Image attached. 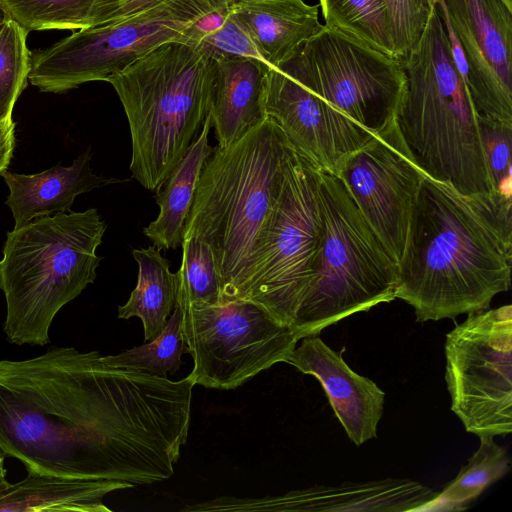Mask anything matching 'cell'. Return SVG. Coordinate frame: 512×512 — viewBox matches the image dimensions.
<instances>
[{
  "mask_svg": "<svg viewBox=\"0 0 512 512\" xmlns=\"http://www.w3.org/2000/svg\"><path fill=\"white\" fill-rule=\"evenodd\" d=\"M194 386L72 347L0 360V452L27 472L167 480L187 442Z\"/></svg>",
  "mask_w": 512,
  "mask_h": 512,
  "instance_id": "obj_1",
  "label": "cell"
},
{
  "mask_svg": "<svg viewBox=\"0 0 512 512\" xmlns=\"http://www.w3.org/2000/svg\"><path fill=\"white\" fill-rule=\"evenodd\" d=\"M511 194H463L425 176L398 261L396 298L426 322L489 308L511 285Z\"/></svg>",
  "mask_w": 512,
  "mask_h": 512,
  "instance_id": "obj_2",
  "label": "cell"
},
{
  "mask_svg": "<svg viewBox=\"0 0 512 512\" xmlns=\"http://www.w3.org/2000/svg\"><path fill=\"white\" fill-rule=\"evenodd\" d=\"M293 147L269 117L230 145L214 147L188 213L183 239L211 248L221 303L232 299L280 194Z\"/></svg>",
  "mask_w": 512,
  "mask_h": 512,
  "instance_id": "obj_3",
  "label": "cell"
},
{
  "mask_svg": "<svg viewBox=\"0 0 512 512\" xmlns=\"http://www.w3.org/2000/svg\"><path fill=\"white\" fill-rule=\"evenodd\" d=\"M400 62L406 85L395 122L427 176L467 195L498 191L488 170L479 115L437 5L418 43Z\"/></svg>",
  "mask_w": 512,
  "mask_h": 512,
  "instance_id": "obj_4",
  "label": "cell"
},
{
  "mask_svg": "<svg viewBox=\"0 0 512 512\" xmlns=\"http://www.w3.org/2000/svg\"><path fill=\"white\" fill-rule=\"evenodd\" d=\"M214 60L182 42L163 43L109 77L131 136L132 177L158 192L197 137L212 104Z\"/></svg>",
  "mask_w": 512,
  "mask_h": 512,
  "instance_id": "obj_5",
  "label": "cell"
},
{
  "mask_svg": "<svg viewBox=\"0 0 512 512\" xmlns=\"http://www.w3.org/2000/svg\"><path fill=\"white\" fill-rule=\"evenodd\" d=\"M106 231L97 209L39 217L7 233L0 261L10 343H49L59 310L96 279Z\"/></svg>",
  "mask_w": 512,
  "mask_h": 512,
  "instance_id": "obj_6",
  "label": "cell"
},
{
  "mask_svg": "<svg viewBox=\"0 0 512 512\" xmlns=\"http://www.w3.org/2000/svg\"><path fill=\"white\" fill-rule=\"evenodd\" d=\"M320 247L293 328L319 334L344 318L396 298L398 264L371 228L343 181L320 170Z\"/></svg>",
  "mask_w": 512,
  "mask_h": 512,
  "instance_id": "obj_7",
  "label": "cell"
},
{
  "mask_svg": "<svg viewBox=\"0 0 512 512\" xmlns=\"http://www.w3.org/2000/svg\"><path fill=\"white\" fill-rule=\"evenodd\" d=\"M319 184L320 169L293 148L278 199L230 301H251L293 328L322 238Z\"/></svg>",
  "mask_w": 512,
  "mask_h": 512,
  "instance_id": "obj_8",
  "label": "cell"
},
{
  "mask_svg": "<svg viewBox=\"0 0 512 512\" xmlns=\"http://www.w3.org/2000/svg\"><path fill=\"white\" fill-rule=\"evenodd\" d=\"M211 0H169L142 14L80 29L31 53L28 81L42 92L63 93L107 81L155 47L170 41L196 47V23Z\"/></svg>",
  "mask_w": 512,
  "mask_h": 512,
  "instance_id": "obj_9",
  "label": "cell"
},
{
  "mask_svg": "<svg viewBox=\"0 0 512 512\" xmlns=\"http://www.w3.org/2000/svg\"><path fill=\"white\" fill-rule=\"evenodd\" d=\"M181 310L183 336L193 359L188 376L194 385L206 388L230 390L243 385L285 362L303 338L247 300Z\"/></svg>",
  "mask_w": 512,
  "mask_h": 512,
  "instance_id": "obj_10",
  "label": "cell"
},
{
  "mask_svg": "<svg viewBox=\"0 0 512 512\" xmlns=\"http://www.w3.org/2000/svg\"><path fill=\"white\" fill-rule=\"evenodd\" d=\"M277 68L375 134L395 119L406 85L398 59L325 25Z\"/></svg>",
  "mask_w": 512,
  "mask_h": 512,
  "instance_id": "obj_11",
  "label": "cell"
},
{
  "mask_svg": "<svg viewBox=\"0 0 512 512\" xmlns=\"http://www.w3.org/2000/svg\"><path fill=\"white\" fill-rule=\"evenodd\" d=\"M445 380L451 409L467 432H512V307L468 314L446 335Z\"/></svg>",
  "mask_w": 512,
  "mask_h": 512,
  "instance_id": "obj_12",
  "label": "cell"
},
{
  "mask_svg": "<svg viewBox=\"0 0 512 512\" xmlns=\"http://www.w3.org/2000/svg\"><path fill=\"white\" fill-rule=\"evenodd\" d=\"M426 175L395 119L350 154L336 175L397 264L413 203Z\"/></svg>",
  "mask_w": 512,
  "mask_h": 512,
  "instance_id": "obj_13",
  "label": "cell"
},
{
  "mask_svg": "<svg viewBox=\"0 0 512 512\" xmlns=\"http://www.w3.org/2000/svg\"><path fill=\"white\" fill-rule=\"evenodd\" d=\"M465 62L479 116L512 123V8L504 0H437Z\"/></svg>",
  "mask_w": 512,
  "mask_h": 512,
  "instance_id": "obj_14",
  "label": "cell"
},
{
  "mask_svg": "<svg viewBox=\"0 0 512 512\" xmlns=\"http://www.w3.org/2000/svg\"><path fill=\"white\" fill-rule=\"evenodd\" d=\"M264 102L266 116L321 171L337 175L345 159L375 134L279 68H268Z\"/></svg>",
  "mask_w": 512,
  "mask_h": 512,
  "instance_id": "obj_15",
  "label": "cell"
},
{
  "mask_svg": "<svg viewBox=\"0 0 512 512\" xmlns=\"http://www.w3.org/2000/svg\"><path fill=\"white\" fill-rule=\"evenodd\" d=\"M439 493L405 478L313 486L262 498L217 497L203 511L403 512L427 511Z\"/></svg>",
  "mask_w": 512,
  "mask_h": 512,
  "instance_id": "obj_16",
  "label": "cell"
},
{
  "mask_svg": "<svg viewBox=\"0 0 512 512\" xmlns=\"http://www.w3.org/2000/svg\"><path fill=\"white\" fill-rule=\"evenodd\" d=\"M344 350L335 351L318 334L309 335L301 339L285 362L319 380L349 439L360 446L377 437L385 392L347 365L342 357Z\"/></svg>",
  "mask_w": 512,
  "mask_h": 512,
  "instance_id": "obj_17",
  "label": "cell"
},
{
  "mask_svg": "<svg viewBox=\"0 0 512 512\" xmlns=\"http://www.w3.org/2000/svg\"><path fill=\"white\" fill-rule=\"evenodd\" d=\"M90 160L88 149L68 167L56 165L30 175L3 171L0 176L9 189L6 205L12 212L14 227L39 217L69 213L78 195L118 182L93 173Z\"/></svg>",
  "mask_w": 512,
  "mask_h": 512,
  "instance_id": "obj_18",
  "label": "cell"
},
{
  "mask_svg": "<svg viewBox=\"0 0 512 512\" xmlns=\"http://www.w3.org/2000/svg\"><path fill=\"white\" fill-rule=\"evenodd\" d=\"M266 63L244 57L214 60L211 124L218 147L224 148L263 121Z\"/></svg>",
  "mask_w": 512,
  "mask_h": 512,
  "instance_id": "obj_19",
  "label": "cell"
},
{
  "mask_svg": "<svg viewBox=\"0 0 512 512\" xmlns=\"http://www.w3.org/2000/svg\"><path fill=\"white\" fill-rule=\"evenodd\" d=\"M233 9L270 67L292 58L322 27L318 5L303 0H233Z\"/></svg>",
  "mask_w": 512,
  "mask_h": 512,
  "instance_id": "obj_20",
  "label": "cell"
},
{
  "mask_svg": "<svg viewBox=\"0 0 512 512\" xmlns=\"http://www.w3.org/2000/svg\"><path fill=\"white\" fill-rule=\"evenodd\" d=\"M133 486L122 481L28 472L23 480L0 491V512H110L104 497Z\"/></svg>",
  "mask_w": 512,
  "mask_h": 512,
  "instance_id": "obj_21",
  "label": "cell"
},
{
  "mask_svg": "<svg viewBox=\"0 0 512 512\" xmlns=\"http://www.w3.org/2000/svg\"><path fill=\"white\" fill-rule=\"evenodd\" d=\"M211 128L209 113L201 132L169 175L165 187L156 193L159 214L143 232L161 251L175 249L182 243L183 230L202 168L214 151L208 142Z\"/></svg>",
  "mask_w": 512,
  "mask_h": 512,
  "instance_id": "obj_22",
  "label": "cell"
},
{
  "mask_svg": "<svg viewBox=\"0 0 512 512\" xmlns=\"http://www.w3.org/2000/svg\"><path fill=\"white\" fill-rule=\"evenodd\" d=\"M132 255L138 264L137 285L128 301L118 307V317L140 318L148 342L161 334L175 307L176 277L156 246L133 249Z\"/></svg>",
  "mask_w": 512,
  "mask_h": 512,
  "instance_id": "obj_23",
  "label": "cell"
},
{
  "mask_svg": "<svg viewBox=\"0 0 512 512\" xmlns=\"http://www.w3.org/2000/svg\"><path fill=\"white\" fill-rule=\"evenodd\" d=\"M319 5L327 28L396 58L384 0H319Z\"/></svg>",
  "mask_w": 512,
  "mask_h": 512,
  "instance_id": "obj_24",
  "label": "cell"
},
{
  "mask_svg": "<svg viewBox=\"0 0 512 512\" xmlns=\"http://www.w3.org/2000/svg\"><path fill=\"white\" fill-rule=\"evenodd\" d=\"M479 438V448L431 506H444L443 510H463L464 504L477 498L508 472L511 461L507 449L497 444L493 436Z\"/></svg>",
  "mask_w": 512,
  "mask_h": 512,
  "instance_id": "obj_25",
  "label": "cell"
},
{
  "mask_svg": "<svg viewBox=\"0 0 512 512\" xmlns=\"http://www.w3.org/2000/svg\"><path fill=\"white\" fill-rule=\"evenodd\" d=\"M182 264L175 273L176 304L211 306L221 303V280L209 245L196 237L182 240Z\"/></svg>",
  "mask_w": 512,
  "mask_h": 512,
  "instance_id": "obj_26",
  "label": "cell"
},
{
  "mask_svg": "<svg viewBox=\"0 0 512 512\" xmlns=\"http://www.w3.org/2000/svg\"><path fill=\"white\" fill-rule=\"evenodd\" d=\"M183 312L175 305L161 334L148 343L116 355L103 356L111 366L135 369L158 377L176 373L182 364V355L188 353L182 330Z\"/></svg>",
  "mask_w": 512,
  "mask_h": 512,
  "instance_id": "obj_27",
  "label": "cell"
},
{
  "mask_svg": "<svg viewBox=\"0 0 512 512\" xmlns=\"http://www.w3.org/2000/svg\"><path fill=\"white\" fill-rule=\"evenodd\" d=\"M95 0H0L2 16L27 33L88 28Z\"/></svg>",
  "mask_w": 512,
  "mask_h": 512,
  "instance_id": "obj_28",
  "label": "cell"
},
{
  "mask_svg": "<svg viewBox=\"0 0 512 512\" xmlns=\"http://www.w3.org/2000/svg\"><path fill=\"white\" fill-rule=\"evenodd\" d=\"M28 33L2 17L0 23V123L12 121L15 103L25 89L31 70Z\"/></svg>",
  "mask_w": 512,
  "mask_h": 512,
  "instance_id": "obj_29",
  "label": "cell"
},
{
  "mask_svg": "<svg viewBox=\"0 0 512 512\" xmlns=\"http://www.w3.org/2000/svg\"><path fill=\"white\" fill-rule=\"evenodd\" d=\"M393 30L394 51L402 61L418 43L437 0H384Z\"/></svg>",
  "mask_w": 512,
  "mask_h": 512,
  "instance_id": "obj_30",
  "label": "cell"
},
{
  "mask_svg": "<svg viewBox=\"0 0 512 512\" xmlns=\"http://www.w3.org/2000/svg\"><path fill=\"white\" fill-rule=\"evenodd\" d=\"M479 129L493 185L511 194L512 123L479 116Z\"/></svg>",
  "mask_w": 512,
  "mask_h": 512,
  "instance_id": "obj_31",
  "label": "cell"
},
{
  "mask_svg": "<svg viewBox=\"0 0 512 512\" xmlns=\"http://www.w3.org/2000/svg\"><path fill=\"white\" fill-rule=\"evenodd\" d=\"M213 60L223 57L254 58L264 62L248 31L232 11L223 24L196 46ZM265 63V62H264Z\"/></svg>",
  "mask_w": 512,
  "mask_h": 512,
  "instance_id": "obj_32",
  "label": "cell"
},
{
  "mask_svg": "<svg viewBox=\"0 0 512 512\" xmlns=\"http://www.w3.org/2000/svg\"><path fill=\"white\" fill-rule=\"evenodd\" d=\"M169 0H95L89 27L116 23L142 14Z\"/></svg>",
  "mask_w": 512,
  "mask_h": 512,
  "instance_id": "obj_33",
  "label": "cell"
},
{
  "mask_svg": "<svg viewBox=\"0 0 512 512\" xmlns=\"http://www.w3.org/2000/svg\"><path fill=\"white\" fill-rule=\"evenodd\" d=\"M15 123H0V174L7 170L15 148Z\"/></svg>",
  "mask_w": 512,
  "mask_h": 512,
  "instance_id": "obj_34",
  "label": "cell"
},
{
  "mask_svg": "<svg viewBox=\"0 0 512 512\" xmlns=\"http://www.w3.org/2000/svg\"><path fill=\"white\" fill-rule=\"evenodd\" d=\"M7 471L4 467V454L0 452V491L5 489L10 482L7 480L6 477Z\"/></svg>",
  "mask_w": 512,
  "mask_h": 512,
  "instance_id": "obj_35",
  "label": "cell"
},
{
  "mask_svg": "<svg viewBox=\"0 0 512 512\" xmlns=\"http://www.w3.org/2000/svg\"><path fill=\"white\" fill-rule=\"evenodd\" d=\"M508 7L512 8V0H504Z\"/></svg>",
  "mask_w": 512,
  "mask_h": 512,
  "instance_id": "obj_36",
  "label": "cell"
},
{
  "mask_svg": "<svg viewBox=\"0 0 512 512\" xmlns=\"http://www.w3.org/2000/svg\"><path fill=\"white\" fill-rule=\"evenodd\" d=\"M2 17H3V16H2V15H0V23H1V21H2Z\"/></svg>",
  "mask_w": 512,
  "mask_h": 512,
  "instance_id": "obj_37",
  "label": "cell"
}]
</instances>
